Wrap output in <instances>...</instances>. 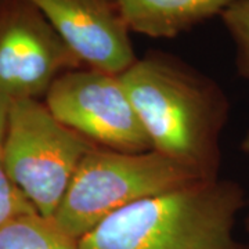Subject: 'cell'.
I'll return each mask as SVG.
<instances>
[{
	"mask_svg": "<svg viewBox=\"0 0 249 249\" xmlns=\"http://www.w3.org/2000/svg\"><path fill=\"white\" fill-rule=\"evenodd\" d=\"M119 76L152 150L204 180L219 178L220 136L229 111L222 89L160 52L137 58Z\"/></svg>",
	"mask_w": 249,
	"mask_h": 249,
	"instance_id": "obj_1",
	"label": "cell"
},
{
	"mask_svg": "<svg viewBox=\"0 0 249 249\" xmlns=\"http://www.w3.org/2000/svg\"><path fill=\"white\" fill-rule=\"evenodd\" d=\"M244 188L199 180L111 214L79 240L80 249H249L234 238Z\"/></svg>",
	"mask_w": 249,
	"mask_h": 249,
	"instance_id": "obj_2",
	"label": "cell"
},
{
	"mask_svg": "<svg viewBox=\"0 0 249 249\" xmlns=\"http://www.w3.org/2000/svg\"><path fill=\"white\" fill-rule=\"evenodd\" d=\"M199 180L204 178L154 150L124 152L94 145L52 219L79 241L118 211Z\"/></svg>",
	"mask_w": 249,
	"mask_h": 249,
	"instance_id": "obj_3",
	"label": "cell"
},
{
	"mask_svg": "<svg viewBox=\"0 0 249 249\" xmlns=\"http://www.w3.org/2000/svg\"><path fill=\"white\" fill-rule=\"evenodd\" d=\"M93 142L57 121L35 98L10 101L1 162L35 211L52 219Z\"/></svg>",
	"mask_w": 249,
	"mask_h": 249,
	"instance_id": "obj_4",
	"label": "cell"
},
{
	"mask_svg": "<svg viewBox=\"0 0 249 249\" xmlns=\"http://www.w3.org/2000/svg\"><path fill=\"white\" fill-rule=\"evenodd\" d=\"M45 98L57 121L97 147L152 150L119 75L90 68L68 71L54 80Z\"/></svg>",
	"mask_w": 249,
	"mask_h": 249,
	"instance_id": "obj_5",
	"label": "cell"
},
{
	"mask_svg": "<svg viewBox=\"0 0 249 249\" xmlns=\"http://www.w3.org/2000/svg\"><path fill=\"white\" fill-rule=\"evenodd\" d=\"M82 67L29 1L14 0L0 16V91L10 101L46 96L58 76Z\"/></svg>",
	"mask_w": 249,
	"mask_h": 249,
	"instance_id": "obj_6",
	"label": "cell"
},
{
	"mask_svg": "<svg viewBox=\"0 0 249 249\" xmlns=\"http://www.w3.org/2000/svg\"><path fill=\"white\" fill-rule=\"evenodd\" d=\"M90 70L121 75L137 60L115 0H27Z\"/></svg>",
	"mask_w": 249,
	"mask_h": 249,
	"instance_id": "obj_7",
	"label": "cell"
},
{
	"mask_svg": "<svg viewBox=\"0 0 249 249\" xmlns=\"http://www.w3.org/2000/svg\"><path fill=\"white\" fill-rule=\"evenodd\" d=\"M235 0H115L130 32L168 39L220 16Z\"/></svg>",
	"mask_w": 249,
	"mask_h": 249,
	"instance_id": "obj_8",
	"label": "cell"
},
{
	"mask_svg": "<svg viewBox=\"0 0 249 249\" xmlns=\"http://www.w3.org/2000/svg\"><path fill=\"white\" fill-rule=\"evenodd\" d=\"M0 249H80L79 241L61 230L53 219L28 213L0 229Z\"/></svg>",
	"mask_w": 249,
	"mask_h": 249,
	"instance_id": "obj_9",
	"label": "cell"
},
{
	"mask_svg": "<svg viewBox=\"0 0 249 249\" xmlns=\"http://www.w3.org/2000/svg\"><path fill=\"white\" fill-rule=\"evenodd\" d=\"M220 17L235 46L237 70L249 79V0L232 1Z\"/></svg>",
	"mask_w": 249,
	"mask_h": 249,
	"instance_id": "obj_10",
	"label": "cell"
},
{
	"mask_svg": "<svg viewBox=\"0 0 249 249\" xmlns=\"http://www.w3.org/2000/svg\"><path fill=\"white\" fill-rule=\"evenodd\" d=\"M34 212L35 208L11 181L0 158V229L19 216Z\"/></svg>",
	"mask_w": 249,
	"mask_h": 249,
	"instance_id": "obj_11",
	"label": "cell"
},
{
	"mask_svg": "<svg viewBox=\"0 0 249 249\" xmlns=\"http://www.w3.org/2000/svg\"><path fill=\"white\" fill-rule=\"evenodd\" d=\"M10 100L0 91V155H1V148H3V142H4V134H6V127H7Z\"/></svg>",
	"mask_w": 249,
	"mask_h": 249,
	"instance_id": "obj_12",
	"label": "cell"
},
{
	"mask_svg": "<svg viewBox=\"0 0 249 249\" xmlns=\"http://www.w3.org/2000/svg\"><path fill=\"white\" fill-rule=\"evenodd\" d=\"M241 150L249 155V132L247 133V136L244 137V140L241 142Z\"/></svg>",
	"mask_w": 249,
	"mask_h": 249,
	"instance_id": "obj_13",
	"label": "cell"
},
{
	"mask_svg": "<svg viewBox=\"0 0 249 249\" xmlns=\"http://www.w3.org/2000/svg\"><path fill=\"white\" fill-rule=\"evenodd\" d=\"M247 230L249 231V213H248V216H247Z\"/></svg>",
	"mask_w": 249,
	"mask_h": 249,
	"instance_id": "obj_14",
	"label": "cell"
}]
</instances>
